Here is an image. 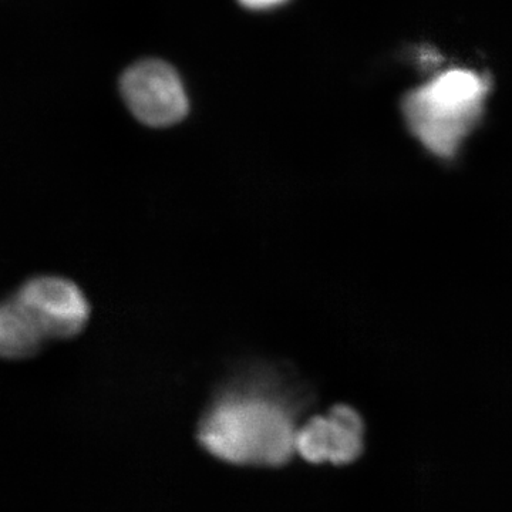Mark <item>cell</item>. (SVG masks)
Here are the masks:
<instances>
[{"label": "cell", "instance_id": "3957f363", "mask_svg": "<svg viewBox=\"0 0 512 512\" xmlns=\"http://www.w3.org/2000/svg\"><path fill=\"white\" fill-rule=\"evenodd\" d=\"M12 299L45 340L73 338L90 319L82 289L60 276L30 279Z\"/></svg>", "mask_w": 512, "mask_h": 512}, {"label": "cell", "instance_id": "8992f818", "mask_svg": "<svg viewBox=\"0 0 512 512\" xmlns=\"http://www.w3.org/2000/svg\"><path fill=\"white\" fill-rule=\"evenodd\" d=\"M45 342L12 298L0 305V359H28Z\"/></svg>", "mask_w": 512, "mask_h": 512}, {"label": "cell", "instance_id": "52a82bcc", "mask_svg": "<svg viewBox=\"0 0 512 512\" xmlns=\"http://www.w3.org/2000/svg\"><path fill=\"white\" fill-rule=\"evenodd\" d=\"M284 2L286 0H239L242 6L254 10L275 8V6L282 5Z\"/></svg>", "mask_w": 512, "mask_h": 512}, {"label": "cell", "instance_id": "277c9868", "mask_svg": "<svg viewBox=\"0 0 512 512\" xmlns=\"http://www.w3.org/2000/svg\"><path fill=\"white\" fill-rule=\"evenodd\" d=\"M121 94L131 113L147 126H171L188 113L180 76L160 60H144L131 66L121 79Z\"/></svg>", "mask_w": 512, "mask_h": 512}, {"label": "cell", "instance_id": "5b68a950", "mask_svg": "<svg viewBox=\"0 0 512 512\" xmlns=\"http://www.w3.org/2000/svg\"><path fill=\"white\" fill-rule=\"evenodd\" d=\"M363 433L365 426L356 410L340 404L298 427L296 453L311 463L349 464L362 454Z\"/></svg>", "mask_w": 512, "mask_h": 512}, {"label": "cell", "instance_id": "6da1fadb", "mask_svg": "<svg viewBox=\"0 0 512 512\" xmlns=\"http://www.w3.org/2000/svg\"><path fill=\"white\" fill-rule=\"evenodd\" d=\"M295 417L285 402L262 392H231L205 413L198 440L234 464L281 466L296 453Z\"/></svg>", "mask_w": 512, "mask_h": 512}, {"label": "cell", "instance_id": "7a4b0ae2", "mask_svg": "<svg viewBox=\"0 0 512 512\" xmlns=\"http://www.w3.org/2000/svg\"><path fill=\"white\" fill-rule=\"evenodd\" d=\"M490 83L468 70H450L414 90L403 103L414 136L436 156L450 158L476 126Z\"/></svg>", "mask_w": 512, "mask_h": 512}]
</instances>
